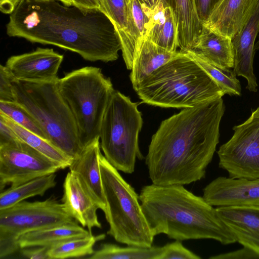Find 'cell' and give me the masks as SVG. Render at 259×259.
I'll use <instances>...</instances> for the list:
<instances>
[{"mask_svg": "<svg viewBox=\"0 0 259 259\" xmlns=\"http://www.w3.org/2000/svg\"><path fill=\"white\" fill-rule=\"evenodd\" d=\"M225 110L219 97L184 108L161 122L145 157L152 184L184 185L205 178L219 143Z\"/></svg>", "mask_w": 259, "mask_h": 259, "instance_id": "6da1fadb", "label": "cell"}, {"mask_svg": "<svg viewBox=\"0 0 259 259\" xmlns=\"http://www.w3.org/2000/svg\"><path fill=\"white\" fill-rule=\"evenodd\" d=\"M6 31L10 36L55 46L92 62L115 61L121 50L114 25L102 11L56 0H21L10 15Z\"/></svg>", "mask_w": 259, "mask_h": 259, "instance_id": "7a4b0ae2", "label": "cell"}, {"mask_svg": "<svg viewBox=\"0 0 259 259\" xmlns=\"http://www.w3.org/2000/svg\"><path fill=\"white\" fill-rule=\"evenodd\" d=\"M139 200L154 236L164 234L180 241L212 239L223 245L237 242L216 208L183 185H145Z\"/></svg>", "mask_w": 259, "mask_h": 259, "instance_id": "3957f363", "label": "cell"}, {"mask_svg": "<svg viewBox=\"0 0 259 259\" xmlns=\"http://www.w3.org/2000/svg\"><path fill=\"white\" fill-rule=\"evenodd\" d=\"M134 90L143 102L164 108L191 107L225 95L212 78L181 51Z\"/></svg>", "mask_w": 259, "mask_h": 259, "instance_id": "277c9868", "label": "cell"}, {"mask_svg": "<svg viewBox=\"0 0 259 259\" xmlns=\"http://www.w3.org/2000/svg\"><path fill=\"white\" fill-rule=\"evenodd\" d=\"M58 79L45 82L14 79L13 93L15 102L35 120L48 141L73 159L83 147L74 116L59 92Z\"/></svg>", "mask_w": 259, "mask_h": 259, "instance_id": "5b68a950", "label": "cell"}, {"mask_svg": "<svg viewBox=\"0 0 259 259\" xmlns=\"http://www.w3.org/2000/svg\"><path fill=\"white\" fill-rule=\"evenodd\" d=\"M99 161L104 212L109 225L107 234L127 245L152 246L155 236L143 212L139 195L101 153Z\"/></svg>", "mask_w": 259, "mask_h": 259, "instance_id": "8992f818", "label": "cell"}, {"mask_svg": "<svg viewBox=\"0 0 259 259\" xmlns=\"http://www.w3.org/2000/svg\"><path fill=\"white\" fill-rule=\"evenodd\" d=\"M58 86L74 116L82 147L100 138L103 118L114 91L110 78L100 68L86 66L59 78Z\"/></svg>", "mask_w": 259, "mask_h": 259, "instance_id": "52a82bcc", "label": "cell"}, {"mask_svg": "<svg viewBox=\"0 0 259 259\" xmlns=\"http://www.w3.org/2000/svg\"><path fill=\"white\" fill-rule=\"evenodd\" d=\"M142 125L138 104L114 90L103 118L100 139L104 156L118 170L131 174L137 159L144 158L138 143Z\"/></svg>", "mask_w": 259, "mask_h": 259, "instance_id": "ba28073f", "label": "cell"}, {"mask_svg": "<svg viewBox=\"0 0 259 259\" xmlns=\"http://www.w3.org/2000/svg\"><path fill=\"white\" fill-rule=\"evenodd\" d=\"M75 221L62 203L53 197L43 201H22L0 210V258L20 249L18 239L26 233Z\"/></svg>", "mask_w": 259, "mask_h": 259, "instance_id": "9c48e42d", "label": "cell"}, {"mask_svg": "<svg viewBox=\"0 0 259 259\" xmlns=\"http://www.w3.org/2000/svg\"><path fill=\"white\" fill-rule=\"evenodd\" d=\"M233 130L232 137L217 151L219 167L231 178L259 179V107Z\"/></svg>", "mask_w": 259, "mask_h": 259, "instance_id": "30bf717a", "label": "cell"}, {"mask_svg": "<svg viewBox=\"0 0 259 259\" xmlns=\"http://www.w3.org/2000/svg\"><path fill=\"white\" fill-rule=\"evenodd\" d=\"M62 166L19 139L0 145V190L56 173Z\"/></svg>", "mask_w": 259, "mask_h": 259, "instance_id": "8fae6325", "label": "cell"}, {"mask_svg": "<svg viewBox=\"0 0 259 259\" xmlns=\"http://www.w3.org/2000/svg\"><path fill=\"white\" fill-rule=\"evenodd\" d=\"M64 56L52 49L37 48L9 58L5 66L14 79L34 82L56 80Z\"/></svg>", "mask_w": 259, "mask_h": 259, "instance_id": "7c38bea8", "label": "cell"}, {"mask_svg": "<svg viewBox=\"0 0 259 259\" xmlns=\"http://www.w3.org/2000/svg\"><path fill=\"white\" fill-rule=\"evenodd\" d=\"M203 198L213 206L259 207V179L219 177L203 189Z\"/></svg>", "mask_w": 259, "mask_h": 259, "instance_id": "4fadbf2b", "label": "cell"}, {"mask_svg": "<svg viewBox=\"0 0 259 259\" xmlns=\"http://www.w3.org/2000/svg\"><path fill=\"white\" fill-rule=\"evenodd\" d=\"M258 33L259 0H257L241 31L232 39L234 52L233 70L236 76H242L246 79V88L252 92L257 90L253 63L255 40Z\"/></svg>", "mask_w": 259, "mask_h": 259, "instance_id": "5bb4252c", "label": "cell"}, {"mask_svg": "<svg viewBox=\"0 0 259 259\" xmlns=\"http://www.w3.org/2000/svg\"><path fill=\"white\" fill-rule=\"evenodd\" d=\"M62 201L67 213L90 232L94 228H102L97 213L99 205L77 177L70 171L63 183Z\"/></svg>", "mask_w": 259, "mask_h": 259, "instance_id": "9a60e30c", "label": "cell"}, {"mask_svg": "<svg viewBox=\"0 0 259 259\" xmlns=\"http://www.w3.org/2000/svg\"><path fill=\"white\" fill-rule=\"evenodd\" d=\"M216 209L236 241L259 257V207L227 206Z\"/></svg>", "mask_w": 259, "mask_h": 259, "instance_id": "2e32d148", "label": "cell"}, {"mask_svg": "<svg viewBox=\"0 0 259 259\" xmlns=\"http://www.w3.org/2000/svg\"><path fill=\"white\" fill-rule=\"evenodd\" d=\"M98 138L84 146L69 168L78 178L100 209H105L99 157L101 145Z\"/></svg>", "mask_w": 259, "mask_h": 259, "instance_id": "e0dca14e", "label": "cell"}, {"mask_svg": "<svg viewBox=\"0 0 259 259\" xmlns=\"http://www.w3.org/2000/svg\"><path fill=\"white\" fill-rule=\"evenodd\" d=\"M256 1L221 0L203 26L232 39L241 31Z\"/></svg>", "mask_w": 259, "mask_h": 259, "instance_id": "ac0fdd59", "label": "cell"}, {"mask_svg": "<svg viewBox=\"0 0 259 259\" xmlns=\"http://www.w3.org/2000/svg\"><path fill=\"white\" fill-rule=\"evenodd\" d=\"M143 6L149 17L145 39L169 52H177V26L170 8L163 0L154 7H149L144 2Z\"/></svg>", "mask_w": 259, "mask_h": 259, "instance_id": "d6986e66", "label": "cell"}, {"mask_svg": "<svg viewBox=\"0 0 259 259\" xmlns=\"http://www.w3.org/2000/svg\"><path fill=\"white\" fill-rule=\"evenodd\" d=\"M170 8L177 26L181 52L191 50L197 42L203 26L197 15L194 0H163Z\"/></svg>", "mask_w": 259, "mask_h": 259, "instance_id": "ffe728a7", "label": "cell"}, {"mask_svg": "<svg viewBox=\"0 0 259 259\" xmlns=\"http://www.w3.org/2000/svg\"><path fill=\"white\" fill-rule=\"evenodd\" d=\"M99 10L109 19L119 36L126 68L132 69L136 46L131 32L127 0H99Z\"/></svg>", "mask_w": 259, "mask_h": 259, "instance_id": "44dd1931", "label": "cell"}, {"mask_svg": "<svg viewBox=\"0 0 259 259\" xmlns=\"http://www.w3.org/2000/svg\"><path fill=\"white\" fill-rule=\"evenodd\" d=\"M188 51L223 69L233 68L234 52L232 39L204 26L193 49Z\"/></svg>", "mask_w": 259, "mask_h": 259, "instance_id": "7402d4cb", "label": "cell"}, {"mask_svg": "<svg viewBox=\"0 0 259 259\" xmlns=\"http://www.w3.org/2000/svg\"><path fill=\"white\" fill-rule=\"evenodd\" d=\"M148 39H144L136 54L130 77L134 89L157 69L178 55Z\"/></svg>", "mask_w": 259, "mask_h": 259, "instance_id": "603a6c76", "label": "cell"}, {"mask_svg": "<svg viewBox=\"0 0 259 259\" xmlns=\"http://www.w3.org/2000/svg\"><path fill=\"white\" fill-rule=\"evenodd\" d=\"M91 234L75 221L26 233L19 237L18 244L20 249L34 246L50 247L63 241Z\"/></svg>", "mask_w": 259, "mask_h": 259, "instance_id": "cb8c5ba5", "label": "cell"}, {"mask_svg": "<svg viewBox=\"0 0 259 259\" xmlns=\"http://www.w3.org/2000/svg\"><path fill=\"white\" fill-rule=\"evenodd\" d=\"M55 173L30 180L19 185L10 187L1 192L0 210L9 208L30 197L43 196L56 185Z\"/></svg>", "mask_w": 259, "mask_h": 259, "instance_id": "d4e9b609", "label": "cell"}, {"mask_svg": "<svg viewBox=\"0 0 259 259\" xmlns=\"http://www.w3.org/2000/svg\"><path fill=\"white\" fill-rule=\"evenodd\" d=\"M0 118L11 127L20 140L60 164L63 169L69 167L73 158L46 140L23 128L6 115L0 113Z\"/></svg>", "mask_w": 259, "mask_h": 259, "instance_id": "484cf974", "label": "cell"}, {"mask_svg": "<svg viewBox=\"0 0 259 259\" xmlns=\"http://www.w3.org/2000/svg\"><path fill=\"white\" fill-rule=\"evenodd\" d=\"M163 246L143 247L127 245L121 247L112 243H103L88 257L91 259H158Z\"/></svg>", "mask_w": 259, "mask_h": 259, "instance_id": "4316f807", "label": "cell"}, {"mask_svg": "<svg viewBox=\"0 0 259 259\" xmlns=\"http://www.w3.org/2000/svg\"><path fill=\"white\" fill-rule=\"evenodd\" d=\"M105 234L93 235L63 241L49 247V259L76 258L91 255L94 252V247L97 242L105 239Z\"/></svg>", "mask_w": 259, "mask_h": 259, "instance_id": "83f0119b", "label": "cell"}, {"mask_svg": "<svg viewBox=\"0 0 259 259\" xmlns=\"http://www.w3.org/2000/svg\"><path fill=\"white\" fill-rule=\"evenodd\" d=\"M192 58L217 82L225 94L240 96L241 88L236 75L232 70H225L205 60L191 51L182 52Z\"/></svg>", "mask_w": 259, "mask_h": 259, "instance_id": "f1b7e54d", "label": "cell"}, {"mask_svg": "<svg viewBox=\"0 0 259 259\" xmlns=\"http://www.w3.org/2000/svg\"><path fill=\"white\" fill-rule=\"evenodd\" d=\"M0 113L6 115L23 128L48 141L45 133L35 120L16 102L0 101Z\"/></svg>", "mask_w": 259, "mask_h": 259, "instance_id": "f546056e", "label": "cell"}, {"mask_svg": "<svg viewBox=\"0 0 259 259\" xmlns=\"http://www.w3.org/2000/svg\"><path fill=\"white\" fill-rule=\"evenodd\" d=\"M127 1L131 32L136 46L137 53L145 39L149 17L144 11L143 6V2L142 0Z\"/></svg>", "mask_w": 259, "mask_h": 259, "instance_id": "4dcf8cb0", "label": "cell"}, {"mask_svg": "<svg viewBox=\"0 0 259 259\" xmlns=\"http://www.w3.org/2000/svg\"><path fill=\"white\" fill-rule=\"evenodd\" d=\"M182 241H176L163 246L162 252L158 259H200L201 257L186 248Z\"/></svg>", "mask_w": 259, "mask_h": 259, "instance_id": "1f68e13d", "label": "cell"}, {"mask_svg": "<svg viewBox=\"0 0 259 259\" xmlns=\"http://www.w3.org/2000/svg\"><path fill=\"white\" fill-rule=\"evenodd\" d=\"M14 78L5 65L0 66V101L15 102L12 82Z\"/></svg>", "mask_w": 259, "mask_h": 259, "instance_id": "d6a6232c", "label": "cell"}, {"mask_svg": "<svg viewBox=\"0 0 259 259\" xmlns=\"http://www.w3.org/2000/svg\"><path fill=\"white\" fill-rule=\"evenodd\" d=\"M221 0H194L199 20L203 23L209 18Z\"/></svg>", "mask_w": 259, "mask_h": 259, "instance_id": "836d02e7", "label": "cell"}, {"mask_svg": "<svg viewBox=\"0 0 259 259\" xmlns=\"http://www.w3.org/2000/svg\"><path fill=\"white\" fill-rule=\"evenodd\" d=\"M211 259H241V258H259L258 256L250 250L243 247L242 248L227 253L212 256Z\"/></svg>", "mask_w": 259, "mask_h": 259, "instance_id": "e575fe53", "label": "cell"}, {"mask_svg": "<svg viewBox=\"0 0 259 259\" xmlns=\"http://www.w3.org/2000/svg\"><path fill=\"white\" fill-rule=\"evenodd\" d=\"M49 247L34 246L20 248L23 256L30 259H49L48 250Z\"/></svg>", "mask_w": 259, "mask_h": 259, "instance_id": "d590c367", "label": "cell"}, {"mask_svg": "<svg viewBox=\"0 0 259 259\" xmlns=\"http://www.w3.org/2000/svg\"><path fill=\"white\" fill-rule=\"evenodd\" d=\"M18 139L11 127L0 118V145L10 143Z\"/></svg>", "mask_w": 259, "mask_h": 259, "instance_id": "8d00e7d4", "label": "cell"}, {"mask_svg": "<svg viewBox=\"0 0 259 259\" xmlns=\"http://www.w3.org/2000/svg\"><path fill=\"white\" fill-rule=\"evenodd\" d=\"M74 6L87 10H99V0H73Z\"/></svg>", "mask_w": 259, "mask_h": 259, "instance_id": "74e56055", "label": "cell"}, {"mask_svg": "<svg viewBox=\"0 0 259 259\" xmlns=\"http://www.w3.org/2000/svg\"><path fill=\"white\" fill-rule=\"evenodd\" d=\"M21 0H0L1 11L5 14H11Z\"/></svg>", "mask_w": 259, "mask_h": 259, "instance_id": "f35d334b", "label": "cell"}, {"mask_svg": "<svg viewBox=\"0 0 259 259\" xmlns=\"http://www.w3.org/2000/svg\"><path fill=\"white\" fill-rule=\"evenodd\" d=\"M161 0H142L148 6L152 7L157 5Z\"/></svg>", "mask_w": 259, "mask_h": 259, "instance_id": "ab89813d", "label": "cell"}, {"mask_svg": "<svg viewBox=\"0 0 259 259\" xmlns=\"http://www.w3.org/2000/svg\"><path fill=\"white\" fill-rule=\"evenodd\" d=\"M58 1L63 4L68 6H74L73 1V0H56Z\"/></svg>", "mask_w": 259, "mask_h": 259, "instance_id": "60d3db41", "label": "cell"}, {"mask_svg": "<svg viewBox=\"0 0 259 259\" xmlns=\"http://www.w3.org/2000/svg\"><path fill=\"white\" fill-rule=\"evenodd\" d=\"M254 49L255 51L259 50V36L257 41L255 43Z\"/></svg>", "mask_w": 259, "mask_h": 259, "instance_id": "b9f144b4", "label": "cell"}]
</instances>
